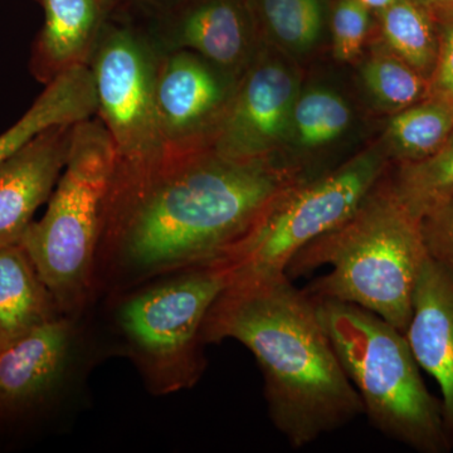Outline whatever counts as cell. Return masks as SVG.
<instances>
[{
	"instance_id": "obj_1",
	"label": "cell",
	"mask_w": 453,
	"mask_h": 453,
	"mask_svg": "<svg viewBox=\"0 0 453 453\" xmlns=\"http://www.w3.org/2000/svg\"><path fill=\"white\" fill-rule=\"evenodd\" d=\"M296 181L267 157L166 148L149 168L113 173L100 250L134 282L219 261Z\"/></svg>"
},
{
	"instance_id": "obj_2",
	"label": "cell",
	"mask_w": 453,
	"mask_h": 453,
	"mask_svg": "<svg viewBox=\"0 0 453 453\" xmlns=\"http://www.w3.org/2000/svg\"><path fill=\"white\" fill-rule=\"evenodd\" d=\"M202 338L237 340L251 351L271 422L294 449L365 414L314 300L286 273L232 279L205 316Z\"/></svg>"
},
{
	"instance_id": "obj_3",
	"label": "cell",
	"mask_w": 453,
	"mask_h": 453,
	"mask_svg": "<svg viewBox=\"0 0 453 453\" xmlns=\"http://www.w3.org/2000/svg\"><path fill=\"white\" fill-rule=\"evenodd\" d=\"M428 257L421 219L392 184L372 188L347 220L300 250L286 268L291 281L330 266L306 285L312 300L353 303L405 333L423 262Z\"/></svg>"
},
{
	"instance_id": "obj_4",
	"label": "cell",
	"mask_w": 453,
	"mask_h": 453,
	"mask_svg": "<svg viewBox=\"0 0 453 453\" xmlns=\"http://www.w3.org/2000/svg\"><path fill=\"white\" fill-rule=\"evenodd\" d=\"M314 303L372 427L413 451L451 452L442 404L426 387L405 334L353 303Z\"/></svg>"
},
{
	"instance_id": "obj_5",
	"label": "cell",
	"mask_w": 453,
	"mask_h": 453,
	"mask_svg": "<svg viewBox=\"0 0 453 453\" xmlns=\"http://www.w3.org/2000/svg\"><path fill=\"white\" fill-rule=\"evenodd\" d=\"M115 160V145L97 116L74 124L49 208L20 243L65 316L82 308L92 288Z\"/></svg>"
},
{
	"instance_id": "obj_6",
	"label": "cell",
	"mask_w": 453,
	"mask_h": 453,
	"mask_svg": "<svg viewBox=\"0 0 453 453\" xmlns=\"http://www.w3.org/2000/svg\"><path fill=\"white\" fill-rule=\"evenodd\" d=\"M231 279V265L220 258L170 273L121 303L118 327L157 395L192 388L201 380L205 369L203 324Z\"/></svg>"
},
{
	"instance_id": "obj_7",
	"label": "cell",
	"mask_w": 453,
	"mask_h": 453,
	"mask_svg": "<svg viewBox=\"0 0 453 453\" xmlns=\"http://www.w3.org/2000/svg\"><path fill=\"white\" fill-rule=\"evenodd\" d=\"M159 58L138 18L125 9L110 14L88 68L96 89V116L115 145L113 172H138L165 153L157 107Z\"/></svg>"
},
{
	"instance_id": "obj_8",
	"label": "cell",
	"mask_w": 453,
	"mask_h": 453,
	"mask_svg": "<svg viewBox=\"0 0 453 453\" xmlns=\"http://www.w3.org/2000/svg\"><path fill=\"white\" fill-rule=\"evenodd\" d=\"M381 170L380 157L369 154L323 178L292 184L225 257L232 279L286 273L288 262L303 247L357 210L377 186Z\"/></svg>"
},
{
	"instance_id": "obj_9",
	"label": "cell",
	"mask_w": 453,
	"mask_h": 453,
	"mask_svg": "<svg viewBox=\"0 0 453 453\" xmlns=\"http://www.w3.org/2000/svg\"><path fill=\"white\" fill-rule=\"evenodd\" d=\"M240 79L189 50L160 55L157 107L166 148L211 146Z\"/></svg>"
},
{
	"instance_id": "obj_10",
	"label": "cell",
	"mask_w": 453,
	"mask_h": 453,
	"mask_svg": "<svg viewBox=\"0 0 453 453\" xmlns=\"http://www.w3.org/2000/svg\"><path fill=\"white\" fill-rule=\"evenodd\" d=\"M139 20L160 55L189 50L238 77L252 64L256 27L246 0H184Z\"/></svg>"
},
{
	"instance_id": "obj_11",
	"label": "cell",
	"mask_w": 453,
	"mask_h": 453,
	"mask_svg": "<svg viewBox=\"0 0 453 453\" xmlns=\"http://www.w3.org/2000/svg\"><path fill=\"white\" fill-rule=\"evenodd\" d=\"M295 105V81L281 65L253 59L211 148L231 159H259L281 140Z\"/></svg>"
},
{
	"instance_id": "obj_12",
	"label": "cell",
	"mask_w": 453,
	"mask_h": 453,
	"mask_svg": "<svg viewBox=\"0 0 453 453\" xmlns=\"http://www.w3.org/2000/svg\"><path fill=\"white\" fill-rule=\"evenodd\" d=\"M73 348L65 315L0 345V417L27 412L55 395L70 372Z\"/></svg>"
},
{
	"instance_id": "obj_13",
	"label": "cell",
	"mask_w": 453,
	"mask_h": 453,
	"mask_svg": "<svg viewBox=\"0 0 453 453\" xmlns=\"http://www.w3.org/2000/svg\"><path fill=\"white\" fill-rule=\"evenodd\" d=\"M73 125L43 131L0 163V249L22 243L35 211L50 201L70 157Z\"/></svg>"
},
{
	"instance_id": "obj_14",
	"label": "cell",
	"mask_w": 453,
	"mask_h": 453,
	"mask_svg": "<svg viewBox=\"0 0 453 453\" xmlns=\"http://www.w3.org/2000/svg\"><path fill=\"white\" fill-rule=\"evenodd\" d=\"M404 334L419 368L440 387L443 422L453 449V268L429 255L417 279Z\"/></svg>"
},
{
	"instance_id": "obj_15",
	"label": "cell",
	"mask_w": 453,
	"mask_h": 453,
	"mask_svg": "<svg viewBox=\"0 0 453 453\" xmlns=\"http://www.w3.org/2000/svg\"><path fill=\"white\" fill-rule=\"evenodd\" d=\"M44 23L32 47L29 70L44 86L73 68L88 65L109 11L101 0H37Z\"/></svg>"
},
{
	"instance_id": "obj_16",
	"label": "cell",
	"mask_w": 453,
	"mask_h": 453,
	"mask_svg": "<svg viewBox=\"0 0 453 453\" xmlns=\"http://www.w3.org/2000/svg\"><path fill=\"white\" fill-rule=\"evenodd\" d=\"M97 112L96 89L88 65L73 68L57 77L7 131L0 134V163L58 125H73Z\"/></svg>"
},
{
	"instance_id": "obj_17",
	"label": "cell",
	"mask_w": 453,
	"mask_h": 453,
	"mask_svg": "<svg viewBox=\"0 0 453 453\" xmlns=\"http://www.w3.org/2000/svg\"><path fill=\"white\" fill-rule=\"evenodd\" d=\"M59 315L25 247L0 249V345Z\"/></svg>"
},
{
	"instance_id": "obj_18",
	"label": "cell",
	"mask_w": 453,
	"mask_h": 453,
	"mask_svg": "<svg viewBox=\"0 0 453 453\" xmlns=\"http://www.w3.org/2000/svg\"><path fill=\"white\" fill-rule=\"evenodd\" d=\"M452 134L453 104L434 94L401 110L389 125L390 138L404 164L431 157Z\"/></svg>"
},
{
	"instance_id": "obj_19",
	"label": "cell",
	"mask_w": 453,
	"mask_h": 453,
	"mask_svg": "<svg viewBox=\"0 0 453 453\" xmlns=\"http://www.w3.org/2000/svg\"><path fill=\"white\" fill-rule=\"evenodd\" d=\"M383 11L384 35L399 58L425 77L434 74L440 41L427 12L412 0H395Z\"/></svg>"
},
{
	"instance_id": "obj_20",
	"label": "cell",
	"mask_w": 453,
	"mask_h": 453,
	"mask_svg": "<svg viewBox=\"0 0 453 453\" xmlns=\"http://www.w3.org/2000/svg\"><path fill=\"white\" fill-rule=\"evenodd\" d=\"M398 198L417 219L453 196V134L436 153L405 163L392 183Z\"/></svg>"
},
{
	"instance_id": "obj_21",
	"label": "cell",
	"mask_w": 453,
	"mask_h": 453,
	"mask_svg": "<svg viewBox=\"0 0 453 453\" xmlns=\"http://www.w3.org/2000/svg\"><path fill=\"white\" fill-rule=\"evenodd\" d=\"M255 27H264L273 40L291 50H306L321 29L319 0H246Z\"/></svg>"
},
{
	"instance_id": "obj_22",
	"label": "cell",
	"mask_w": 453,
	"mask_h": 453,
	"mask_svg": "<svg viewBox=\"0 0 453 453\" xmlns=\"http://www.w3.org/2000/svg\"><path fill=\"white\" fill-rule=\"evenodd\" d=\"M291 120L301 144L318 148L339 138L347 130L350 110L334 92L311 89L295 101Z\"/></svg>"
},
{
	"instance_id": "obj_23",
	"label": "cell",
	"mask_w": 453,
	"mask_h": 453,
	"mask_svg": "<svg viewBox=\"0 0 453 453\" xmlns=\"http://www.w3.org/2000/svg\"><path fill=\"white\" fill-rule=\"evenodd\" d=\"M366 85L390 109L403 110L431 94V81L399 57H375L365 70Z\"/></svg>"
},
{
	"instance_id": "obj_24",
	"label": "cell",
	"mask_w": 453,
	"mask_h": 453,
	"mask_svg": "<svg viewBox=\"0 0 453 453\" xmlns=\"http://www.w3.org/2000/svg\"><path fill=\"white\" fill-rule=\"evenodd\" d=\"M369 9L360 0H340L333 17L334 47L340 59L360 52L369 26Z\"/></svg>"
},
{
	"instance_id": "obj_25",
	"label": "cell",
	"mask_w": 453,
	"mask_h": 453,
	"mask_svg": "<svg viewBox=\"0 0 453 453\" xmlns=\"http://www.w3.org/2000/svg\"><path fill=\"white\" fill-rule=\"evenodd\" d=\"M421 226L428 255L453 268V196L426 213Z\"/></svg>"
},
{
	"instance_id": "obj_26",
	"label": "cell",
	"mask_w": 453,
	"mask_h": 453,
	"mask_svg": "<svg viewBox=\"0 0 453 453\" xmlns=\"http://www.w3.org/2000/svg\"><path fill=\"white\" fill-rule=\"evenodd\" d=\"M431 94L453 104V19L447 20L441 35L437 64L431 79Z\"/></svg>"
},
{
	"instance_id": "obj_27",
	"label": "cell",
	"mask_w": 453,
	"mask_h": 453,
	"mask_svg": "<svg viewBox=\"0 0 453 453\" xmlns=\"http://www.w3.org/2000/svg\"><path fill=\"white\" fill-rule=\"evenodd\" d=\"M183 2L184 0H120V8L139 19H151L168 13Z\"/></svg>"
},
{
	"instance_id": "obj_28",
	"label": "cell",
	"mask_w": 453,
	"mask_h": 453,
	"mask_svg": "<svg viewBox=\"0 0 453 453\" xmlns=\"http://www.w3.org/2000/svg\"><path fill=\"white\" fill-rule=\"evenodd\" d=\"M429 5L442 12L447 20L453 19V0H426Z\"/></svg>"
},
{
	"instance_id": "obj_29",
	"label": "cell",
	"mask_w": 453,
	"mask_h": 453,
	"mask_svg": "<svg viewBox=\"0 0 453 453\" xmlns=\"http://www.w3.org/2000/svg\"><path fill=\"white\" fill-rule=\"evenodd\" d=\"M368 9H386L395 0H360Z\"/></svg>"
},
{
	"instance_id": "obj_30",
	"label": "cell",
	"mask_w": 453,
	"mask_h": 453,
	"mask_svg": "<svg viewBox=\"0 0 453 453\" xmlns=\"http://www.w3.org/2000/svg\"><path fill=\"white\" fill-rule=\"evenodd\" d=\"M110 14L120 8V0H101Z\"/></svg>"
}]
</instances>
